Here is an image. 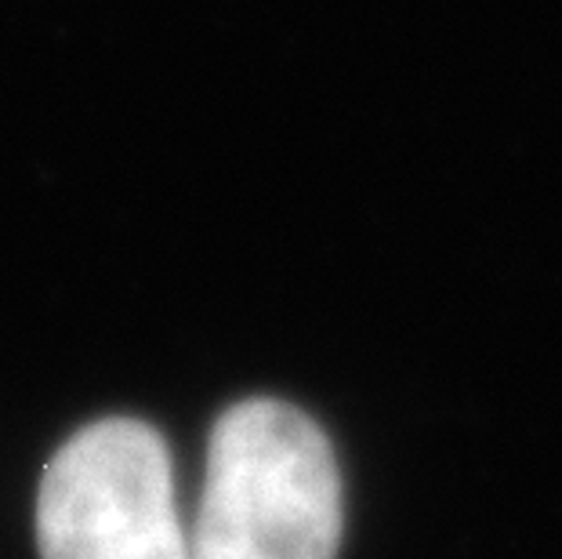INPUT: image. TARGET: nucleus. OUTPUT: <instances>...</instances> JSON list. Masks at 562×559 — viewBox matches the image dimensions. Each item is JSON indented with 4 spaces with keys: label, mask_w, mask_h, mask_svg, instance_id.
<instances>
[{
    "label": "nucleus",
    "mask_w": 562,
    "mask_h": 559,
    "mask_svg": "<svg viewBox=\"0 0 562 559\" xmlns=\"http://www.w3.org/2000/svg\"><path fill=\"white\" fill-rule=\"evenodd\" d=\"M41 559H193L164 436L102 418L47 461L37 494Z\"/></svg>",
    "instance_id": "2"
},
{
    "label": "nucleus",
    "mask_w": 562,
    "mask_h": 559,
    "mask_svg": "<svg viewBox=\"0 0 562 559\" xmlns=\"http://www.w3.org/2000/svg\"><path fill=\"white\" fill-rule=\"evenodd\" d=\"M341 541V476L305 411L244 400L214 422L193 559H334Z\"/></svg>",
    "instance_id": "1"
}]
</instances>
